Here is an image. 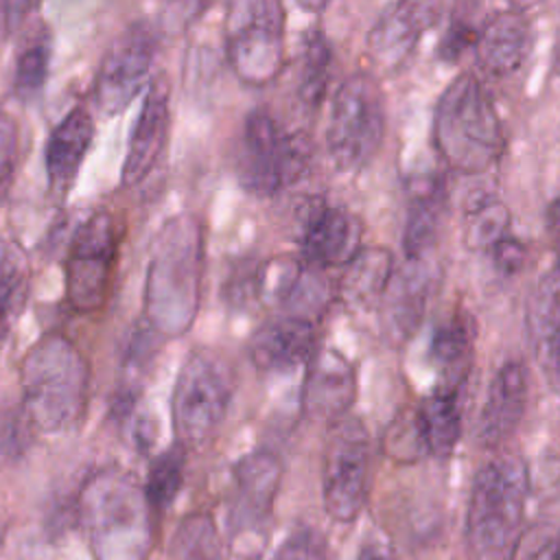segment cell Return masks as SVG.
Wrapping results in <instances>:
<instances>
[{"mask_svg": "<svg viewBox=\"0 0 560 560\" xmlns=\"http://www.w3.org/2000/svg\"><path fill=\"white\" fill-rule=\"evenodd\" d=\"M206 230L197 214L182 212L158 230L142 287V315L158 337L175 339L190 330L201 304Z\"/></svg>", "mask_w": 560, "mask_h": 560, "instance_id": "obj_1", "label": "cell"}, {"mask_svg": "<svg viewBox=\"0 0 560 560\" xmlns=\"http://www.w3.org/2000/svg\"><path fill=\"white\" fill-rule=\"evenodd\" d=\"M22 411L39 433L77 429L90 402V363L63 332H46L18 365Z\"/></svg>", "mask_w": 560, "mask_h": 560, "instance_id": "obj_2", "label": "cell"}, {"mask_svg": "<svg viewBox=\"0 0 560 560\" xmlns=\"http://www.w3.org/2000/svg\"><path fill=\"white\" fill-rule=\"evenodd\" d=\"M79 521L94 560H147L153 542L142 483L120 468L85 479L77 499Z\"/></svg>", "mask_w": 560, "mask_h": 560, "instance_id": "obj_3", "label": "cell"}, {"mask_svg": "<svg viewBox=\"0 0 560 560\" xmlns=\"http://www.w3.org/2000/svg\"><path fill=\"white\" fill-rule=\"evenodd\" d=\"M431 138L440 158L457 173L475 175L499 162L505 131L497 103L477 74L462 72L442 90Z\"/></svg>", "mask_w": 560, "mask_h": 560, "instance_id": "obj_4", "label": "cell"}, {"mask_svg": "<svg viewBox=\"0 0 560 560\" xmlns=\"http://www.w3.org/2000/svg\"><path fill=\"white\" fill-rule=\"evenodd\" d=\"M527 468L518 457L486 462L472 479L464 538L472 560H510L525 518Z\"/></svg>", "mask_w": 560, "mask_h": 560, "instance_id": "obj_5", "label": "cell"}, {"mask_svg": "<svg viewBox=\"0 0 560 560\" xmlns=\"http://www.w3.org/2000/svg\"><path fill=\"white\" fill-rule=\"evenodd\" d=\"M234 387V368L225 354L212 348H195L186 354L171 392V422L177 446L201 448L217 435Z\"/></svg>", "mask_w": 560, "mask_h": 560, "instance_id": "obj_6", "label": "cell"}, {"mask_svg": "<svg viewBox=\"0 0 560 560\" xmlns=\"http://www.w3.org/2000/svg\"><path fill=\"white\" fill-rule=\"evenodd\" d=\"M308 160V138L287 129L269 109L256 107L245 116L236 149V175L245 190L278 195L304 175Z\"/></svg>", "mask_w": 560, "mask_h": 560, "instance_id": "obj_7", "label": "cell"}, {"mask_svg": "<svg viewBox=\"0 0 560 560\" xmlns=\"http://www.w3.org/2000/svg\"><path fill=\"white\" fill-rule=\"evenodd\" d=\"M223 42L228 63L245 85H269L287 63L284 7L276 0H236L228 4Z\"/></svg>", "mask_w": 560, "mask_h": 560, "instance_id": "obj_8", "label": "cell"}, {"mask_svg": "<svg viewBox=\"0 0 560 560\" xmlns=\"http://www.w3.org/2000/svg\"><path fill=\"white\" fill-rule=\"evenodd\" d=\"M385 136V98L374 74L357 70L332 94L326 149L332 164L354 171L372 160Z\"/></svg>", "mask_w": 560, "mask_h": 560, "instance_id": "obj_9", "label": "cell"}, {"mask_svg": "<svg viewBox=\"0 0 560 560\" xmlns=\"http://www.w3.org/2000/svg\"><path fill=\"white\" fill-rule=\"evenodd\" d=\"M120 247V223L105 210H94L72 234L63 267L66 302L74 313L92 315L107 302Z\"/></svg>", "mask_w": 560, "mask_h": 560, "instance_id": "obj_10", "label": "cell"}, {"mask_svg": "<svg viewBox=\"0 0 560 560\" xmlns=\"http://www.w3.org/2000/svg\"><path fill=\"white\" fill-rule=\"evenodd\" d=\"M372 440L359 418H341L330 424L322 459V501L337 523H352L370 492Z\"/></svg>", "mask_w": 560, "mask_h": 560, "instance_id": "obj_11", "label": "cell"}, {"mask_svg": "<svg viewBox=\"0 0 560 560\" xmlns=\"http://www.w3.org/2000/svg\"><path fill=\"white\" fill-rule=\"evenodd\" d=\"M158 50V33L147 20L127 24L105 48L94 74L101 112L120 114L144 88Z\"/></svg>", "mask_w": 560, "mask_h": 560, "instance_id": "obj_12", "label": "cell"}, {"mask_svg": "<svg viewBox=\"0 0 560 560\" xmlns=\"http://www.w3.org/2000/svg\"><path fill=\"white\" fill-rule=\"evenodd\" d=\"M357 389V368L343 352L337 348L315 350L306 361L302 409L308 418L335 424L348 416Z\"/></svg>", "mask_w": 560, "mask_h": 560, "instance_id": "obj_13", "label": "cell"}, {"mask_svg": "<svg viewBox=\"0 0 560 560\" xmlns=\"http://www.w3.org/2000/svg\"><path fill=\"white\" fill-rule=\"evenodd\" d=\"M171 88L166 77L149 81L142 107L131 127L125 160L120 166V184L125 188L138 186L155 168L168 138L171 127Z\"/></svg>", "mask_w": 560, "mask_h": 560, "instance_id": "obj_14", "label": "cell"}, {"mask_svg": "<svg viewBox=\"0 0 560 560\" xmlns=\"http://www.w3.org/2000/svg\"><path fill=\"white\" fill-rule=\"evenodd\" d=\"M438 4L431 2H394L385 7L368 33V55L381 70L400 68L422 33L438 20Z\"/></svg>", "mask_w": 560, "mask_h": 560, "instance_id": "obj_15", "label": "cell"}, {"mask_svg": "<svg viewBox=\"0 0 560 560\" xmlns=\"http://www.w3.org/2000/svg\"><path fill=\"white\" fill-rule=\"evenodd\" d=\"M232 477L234 494L230 523L236 529L256 527L271 514L282 479V462L273 451L256 448L234 464Z\"/></svg>", "mask_w": 560, "mask_h": 560, "instance_id": "obj_16", "label": "cell"}, {"mask_svg": "<svg viewBox=\"0 0 560 560\" xmlns=\"http://www.w3.org/2000/svg\"><path fill=\"white\" fill-rule=\"evenodd\" d=\"M317 341V324L278 313L265 319L249 337L247 350L252 363L262 372H287L311 359Z\"/></svg>", "mask_w": 560, "mask_h": 560, "instance_id": "obj_17", "label": "cell"}, {"mask_svg": "<svg viewBox=\"0 0 560 560\" xmlns=\"http://www.w3.org/2000/svg\"><path fill=\"white\" fill-rule=\"evenodd\" d=\"M361 247L359 221L341 206H317L308 212L302 236L300 254L304 265L324 269L346 265Z\"/></svg>", "mask_w": 560, "mask_h": 560, "instance_id": "obj_18", "label": "cell"}, {"mask_svg": "<svg viewBox=\"0 0 560 560\" xmlns=\"http://www.w3.org/2000/svg\"><path fill=\"white\" fill-rule=\"evenodd\" d=\"M527 407V374L521 361L503 363L486 392L477 438L486 448L503 444L521 424Z\"/></svg>", "mask_w": 560, "mask_h": 560, "instance_id": "obj_19", "label": "cell"}, {"mask_svg": "<svg viewBox=\"0 0 560 560\" xmlns=\"http://www.w3.org/2000/svg\"><path fill=\"white\" fill-rule=\"evenodd\" d=\"M94 140V120L85 105H74L50 129L44 147V166L48 186L57 195H66L74 184L79 168Z\"/></svg>", "mask_w": 560, "mask_h": 560, "instance_id": "obj_20", "label": "cell"}, {"mask_svg": "<svg viewBox=\"0 0 560 560\" xmlns=\"http://www.w3.org/2000/svg\"><path fill=\"white\" fill-rule=\"evenodd\" d=\"M431 284L433 273L427 258H407L400 267L394 269L389 287L381 298L385 332L394 341H407L420 326L429 302Z\"/></svg>", "mask_w": 560, "mask_h": 560, "instance_id": "obj_21", "label": "cell"}, {"mask_svg": "<svg viewBox=\"0 0 560 560\" xmlns=\"http://www.w3.org/2000/svg\"><path fill=\"white\" fill-rule=\"evenodd\" d=\"M532 39V22L523 11H494L477 31V61L490 74H512L527 59Z\"/></svg>", "mask_w": 560, "mask_h": 560, "instance_id": "obj_22", "label": "cell"}, {"mask_svg": "<svg viewBox=\"0 0 560 560\" xmlns=\"http://www.w3.org/2000/svg\"><path fill=\"white\" fill-rule=\"evenodd\" d=\"M446 208V184L440 175H422L409 184V210L402 249L411 260H422L433 249Z\"/></svg>", "mask_w": 560, "mask_h": 560, "instance_id": "obj_23", "label": "cell"}, {"mask_svg": "<svg viewBox=\"0 0 560 560\" xmlns=\"http://www.w3.org/2000/svg\"><path fill=\"white\" fill-rule=\"evenodd\" d=\"M394 269V256L387 247L361 245L359 252L341 269L337 284L339 300L354 311L370 308L385 295Z\"/></svg>", "mask_w": 560, "mask_h": 560, "instance_id": "obj_24", "label": "cell"}, {"mask_svg": "<svg viewBox=\"0 0 560 560\" xmlns=\"http://www.w3.org/2000/svg\"><path fill=\"white\" fill-rule=\"evenodd\" d=\"M455 387L438 385L416 409V422L424 453L444 459L462 438V402Z\"/></svg>", "mask_w": 560, "mask_h": 560, "instance_id": "obj_25", "label": "cell"}, {"mask_svg": "<svg viewBox=\"0 0 560 560\" xmlns=\"http://www.w3.org/2000/svg\"><path fill=\"white\" fill-rule=\"evenodd\" d=\"M475 324L468 313L459 311L442 322L431 337V361L440 370V385L462 389L472 359Z\"/></svg>", "mask_w": 560, "mask_h": 560, "instance_id": "obj_26", "label": "cell"}, {"mask_svg": "<svg viewBox=\"0 0 560 560\" xmlns=\"http://www.w3.org/2000/svg\"><path fill=\"white\" fill-rule=\"evenodd\" d=\"M332 66V48L328 44L326 33L319 28H311L302 37L300 57H298V98L306 109H317L330 77Z\"/></svg>", "mask_w": 560, "mask_h": 560, "instance_id": "obj_27", "label": "cell"}, {"mask_svg": "<svg viewBox=\"0 0 560 560\" xmlns=\"http://www.w3.org/2000/svg\"><path fill=\"white\" fill-rule=\"evenodd\" d=\"M28 295V260L24 252L0 238V337L20 317Z\"/></svg>", "mask_w": 560, "mask_h": 560, "instance_id": "obj_28", "label": "cell"}, {"mask_svg": "<svg viewBox=\"0 0 560 560\" xmlns=\"http://www.w3.org/2000/svg\"><path fill=\"white\" fill-rule=\"evenodd\" d=\"M510 210L492 195H479L466 206L464 217V243L470 249H492L503 236H508Z\"/></svg>", "mask_w": 560, "mask_h": 560, "instance_id": "obj_29", "label": "cell"}, {"mask_svg": "<svg viewBox=\"0 0 560 560\" xmlns=\"http://www.w3.org/2000/svg\"><path fill=\"white\" fill-rule=\"evenodd\" d=\"M50 37L42 31L31 35L24 46L20 48L15 57V70H13V90L22 98H33L42 92L48 70H50Z\"/></svg>", "mask_w": 560, "mask_h": 560, "instance_id": "obj_30", "label": "cell"}, {"mask_svg": "<svg viewBox=\"0 0 560 560\" xmlns=\"http://www.w3.org/2000/svg\"><path fill=\"white\" fill-rule=\"evenodd\" d=\"M184 481V448L173 446L164 453H160L153 464L149 466L147 481H144V497L151 510H166Z\"/></svg>", "mask_w": 560, "mask_h": 560, "instance_id": "obj_31", "label": "cell"}, {"mask_svg": "<svg viewBox=\"0 0 560 560\" xmlns=\"http://www.w3.org/2000/svg\"><path fill=\"white\" fill-rule=\"evenodd\" d=\"M265 265L258 260H238L223 282V300L232 308H247L258 300L265 287Z\"/></svg>", "mask_w": 560, "mask_h": 560, "instance_id": "obj_32", "label": "cell"}, {"mask_svg": "<svg viewBox=\"0 0 560 560\" xmlns=\"http://www.w3.org/2000/svg\"><path fill=\"white\" fill-rule=\"evenodd\" d=\"M20 164V125L18 120L0 112V203L7 199Z\"/></svg>", "mask_w": 560, "mask_h": 560, "instance_id": "obj_33", "label": "cell"}, {"mask_svg": "<svg viewBox=\"0 0 560 560\" xmlns=\"http://www.w3.org/2000/svg\"><path fill=\"white\" fill-rule=\"evenodd\" d=\"M28 427L22 409H0V466L13 464L28 444Z\"/></svg>", "mask_w": 560, "mask_h": 560, "instance_id": "obj_34", "label": "cell"}, {"mask_svg": "<svg viewBox=\"0 0 560 560\" xmlns=\"http://www.w3.org/2000/svg\"><path fill=\"white\" fill-rule=\"evenodd\" d=\"M271 560H328L322 536L311 527L291 532L273 551Z\"/></svg>", "mask_w": 560, "mask_h": 560, "instance_id": "obj_35", "label": "cell"}, {"mask_svg": "<svg viewBox=\"0 0 560 560\" xmlns=\"http://www.w3.org/2000/svg\"><path fill=\"white\" fill-rule=\"evenodd\" d=\"M387 440L392 444V457H400L405 455L407 459L409 457H416L418 453L424 451L422 446V440H420V431H418V422H416V411L394 420L389 433H387Z\"/></svg>", "mask_w": 560, "mask_h": 560, "instance_id": "obj_36", "label": "cell"}, {"mask_svg": "<svg viewBox=\"0 0 560 560\" xmlns=\"http://www.w3.org/2000/svg\"><path fill=\"white\" fill-rule=\"evenodd\" d=\"M171 560H219V540L206 534H184L173 540Z\"/></svg>", "mask_w": 560, "mask_h": 560, "instance_id": "obj_37", "label": "cell"}, {"mask_svg": "<svg viewBox=\"0 0 560 560\" xmlns=\"http://www.w3.org/2000/svg\"><path fill=\"white\" fill-rule=\"evenodd\" d=\"M475 39H477V28L464 18H453L438 44V52L442 59L455 61L470 44H475Z\"/></svg>", "mask_w": 560, "mask_h": 560, "instance_id": "obj_38", "label": "cell"}, {"mask_svg": "<svg viewBox=\"0 0 560 560\" xmlns=\"http://www.w3.org/2000/svg\"><path fill=\"white\" fill-rule=\"evenodd\" d=\"M497 267L505 273H514L516 269L523 267L525 262V256H527V247L523 241H518L516 236L508 234L503 236L492 249H490Z\"/></svg>", "mask_w": 560, "mask_h": 560, "instance_id": "obj_39", "label": "cell"}, {"mask_svg": "<svg viewBox=\"0 0 560 560\" xmlns=\"http://www.w3.org/2000/svg\"><path fill=\"white\" fill-rule=\"evenodd\" d=\"M545 346H547V363H549L551 372L560 376V319L553 322Z\"/></svg>", "mask_w": 560, "mask_h": 560, "instance_id": "obj_40", "label": "cell"}, {"mask_svg": "<svg viewBox=\"0 0 560 560\" xmlns=\"http://www.w3.org/2000/svg\"><path fill=\"white\" fill-rule=\"evenodd\" d=\"M357 560H396L394 551L381 540H368L361 545Z\"/></svg>", "mask_w": 560, "mask_h": 560, "instance_id": "obj_41", "label": "cell"}, {"mask_svg": "<svg viewBox=\"0 0 560 560\" xmlns=\"http://www.w3.org/2000/svg\"><path fill=\"white\" fill-rule=\"evenodd\" d=\"M551 560H560V536H558V540L551 547Z\"/></svg>", "mask_w": 560, "mask_h": 560, "instance_id": "obj_42", "label": "cell"}]
</instances>
